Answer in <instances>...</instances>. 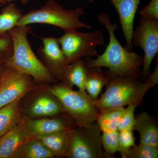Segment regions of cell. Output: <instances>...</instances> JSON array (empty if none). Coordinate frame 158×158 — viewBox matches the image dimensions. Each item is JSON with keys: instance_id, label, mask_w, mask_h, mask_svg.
Instances as JSON below:
<instances>
[{"instance_id": "19", "label": "cell", "mask_w": 158, "mask_h": 158, "mask_svg": "<svg viewBox=\"0 0 158 158\" xmlns=\"http://www.w3.org/2000/svg\"><path fill=\"white\" fill-rule=\"evenodd\" d=\"M53 153L36 138H32L23 145L14 158H52Z\"/></svg>"}, {"instance_id": "17", "label": "cell", "mask_w": 158, "mask_h": 158, "mask_svg": "<svg viewBox=\"0 0 158 158\" xmlns=\"http://www.w3.org/2000/svg\"><path fill=\"white\" fill-rule=\"evenodd\" d=\"M87 70L88 68L84 60L78 59L67 65L62 81L71 88L75 86L80 91L85 92V82Z\"/></svg>"}, {"instance_id": "8", "label": "cell", "mask_w": 158, "mask_h": 158, "mask_svg": "<svg viewBox=\"0 0 158 158\" xmlns=\"http://www.w3.org/2000/svg\"><path fill=\"white\" fill-rule=\"evenodd\" d=\"M32 77L5 65L0 77V109L37 89Z\"/></svg>"}, {"instance_id": "7", "label": "cell", "mask_w": 158, "mask_h": 158, "mask_svg": "<svg viewBox=\"0 0 158 158\" xmlns=\"http://www.w3.org/2000/svg\"><path fill=\"white\" fill-rule=\"evenodd\" d=\"M58 40L68 64L83 57H97V48L105 44L104 36L99 30L87 33L77 30L65 31Z\"/></svg>"}, {"instance_id": "16", "label": "cell", "mask_w": 158, "mask_h": 158, "mask_svg": "<svg viewBox=\"0 0 158 158\" xmlns=\"http://www.w3.org/2000/svg\"><path fill=\"white\" fill-rule=\"evenodd\" d=\"M71 129L60 131L34 138H37L41 141L54 154L55 156H65L69 144Z\"/></svg>"}, {"instance_id": "26", "label": "cell", "mask_w": 158, "mask_h": 158, "mask_svg": "<svg viewBox=\"0 0 158 158\" xmlns=\"http://www.w3.org/2000/svg\"><path fill=\"white\" fill-rule=\"evenodd\" d=\"M13 52V44L9 33L0 35V67L6 64Z\"/></svg>"}, {"instance_id": "5", "label": "cell", "mask_w": 158, "mask_h": 158, "mask_svg": "<svg viewBox=\"0 0 158 158\" xmlns=\"http://www.w3.org/2000/svg\"><path fill=\"white\" fill-rule=\"evenodd\" d=\"M48 91L58 100L64 113L77 126H86L96 121L99 113L94 101L87 92L73 90L65 82L55 84Z\"/></svg>"}, {"instance_id": "18", "label": "cell", "mask_w": 158, "mask_h": 158, "mask_svg": "<svg viewBox=\"0 0 158 158\" xmlns=\"http://www.w3.org/2000/svg\"><path fill=\"white\" fill-rule=\"evenodd\" d=\"M109 80L110 78L102 72L100 67L88 68L85 91L93 100H98L103 88L107 85Z\"/></svg>"}, {"instance_id": "31", "label": "cell", "mask_w": 158, "mask_h": 158, "mask_svg": "<svg viewBox=\"0 0 158 158\" xmlns=\"http://www.w3.org/2000/svg\"><path fill=\"white\" fill-rule=\"evenodd\" d=\"M6 3H5V2H3L2 0H0V6H3V5H6Z\"/></svg>"}, {"instance_id": "27", "label": "cell", "mask_w": 158, "mask_h": 158, "mask_svg": "<svg viewBox=\"0 0 158 158\" xmlns=\"http://www.w3.org/2000/svg\"><path fill=\"white\" fill-rule=\"evenodd\" d=\"M137 106L136 104H131L128 106L127 108H125L118 126V131H120L126 130L133 131L135 123V112Z\"/></svg>"}, {"instance_id": "11", "label": "cell", "mask_w": 158, "mask_h": 158, "mask_svg": "<svg viewBox=\"0 0 158 158\" xmlns=\"http://www.w3.org/2000/svg\"><path fill=\"white\" fill-rule=\"evenodd\" d=\"M23 118L0 138V158H14L20 148L31 138Z\"/></svg>"}, {"instance_id": "12", "label": "cell", "mask_w": 158, "mask_h": 158, "mask_svg": "<svg viewBox=\"0 0 158 158\" xmlns=\"http://www.w3.org/2000/svg\"><path fill=\"white\" fill-rule=\"evenodd\" d=\"M141 0H110L115 7L126 40L125 48L132 51L133 46L132 37L134 31V22Z\"/></svg>"}, {"instance_id": "24", "label": "cell", "mask_w": 158, "mask_h": 158, "mask_svg": "<svg viewBox=\"0 0 158 158\" xmlns=\"http://www.w3.org/2000/svg\"><path fill=\"white\" fill-rule=\"evenodd\" d=\"M158 147L153 145L139 144L130 150L128 158H157Z\"/></svg>"}, {"instance_id": "28", "label": "cell", "mask_w": 158, "mask_h": 158, "mask_svg": "<svg viewBox=\"0 0 158 158\" xmlns=\"http://www.w3.org/2000/svg\"><path fill=\"white\" fill-rule=\"evenodd\" d=\"M139 13L141 16L158 19V0H151Z\"/></svg>"}, {"instance_id": "2", "label": "cell", "mask_w": 158, "mask_h": 158, "mask_svg": "<svg viewBox=\"0 0 158 158\" xmlns=\"http://www.w3.org/2000/svg\"><path fill=\"white\" fill-rule=\"evenodd\" d=\"M109 78L106 91L100 98L94 101L99 113L131 104H140L147 91L158 84V64L153 73L144 82L131 77Z\"/></svg>"}, {"instance_id": "30", "label": "cell", "mask_w": 158, "mask_h": 158, "mask_svg": "<svg viewBox=\"0 0 158 158\" xmlns=\"http://www.w3.org/2000/svg\"><path fill=\"white\" fill-rule=\"evenodd\" d=\"M3 2H5L6 4H8V3H10L12 2L14 0H2Z\"/></svg>"}, {"instance_id": "13", "label": "cell", "mask_w": 158, "mask_h": 158, "mask_svg": "<svg viewBox=\"0 0 158 158\" xmlns=\"http://www.w3.org/2000/svg\"><path fill=\"white\" fill-rule=\"evenodd\" d=\"M26 126L33 138L52 133L70 130L75 126L67 116H55L53 118L26 119Z\"/></svg>"}, {"instance_id": "10", "label": "cell", "mask_w": 158, "mask_h": 158, "mask_svg": "<svg viewBox=\"0 0 158 158\" xmlns=\"http://www.w3.org/2000/svg\"><path fill=\"white\" fill-rule=\"evenodd\" d=\"M41 40L43 45L37 49L40 60L56 81H61L69 64L58 40L49 37L41 38Z\"/></svg>"}, {"instance_id": "6", "label": "cell", "mask_w": 158, "mask_h": 158, "mask_svg": "<svg viewBox=\"0 0 158 158\" xmlns=\"http://www.w3.org/2000/svg\"><path fill=\"white\" fill-rule=\"evenodd\" d=\"M101 131L97 123L74 127L70 131L65 156L70 158H104L108 155L102 145Z\"/></svg>"}, {"instance_id": "15", "label": "cell", "mask_w": 158, "mask_h": 158, "mask_svg": "<svg viewBox=\"0 0 158 158\" xmlns=\"http://www.w3.org/2000/svg\"><path fill=\"white\" fill-rule=\"evenodd\" d=\"M136 130L140 136V144L158 147V127L156 122L146 112L138 114L133 131Z\"/></svg>"}, {"instance_id": "1", "label": "cell", "mask_w": 158, "mask_h": 158, "mask_svg": "<svg viewBox=\"0 0 158 158\" xmlns=\"http://www.w3.org/2000/svg\"><path fill=\"white\" fill-rule=\"evenodd\" d=\"M97 18L98 22L109 32L110 41L103 53L98 55L97 59L87 58L84 60L86 67L107 68L109 71L106 74L109 77H125L140 78L144 57L121 45L115 35V31L118 29L117 25L112 23L109 15L102 12Z\"/></svg>"}, {"instance_id": "32", "label": "cell", "mask_w": 158, "mask_h": 158, "mask_svg": "<svg viewBox=\"0 0 158 158\" xmlns=\"http://www.w3.org/2000/svg\"><path fill=\"white\" fill-rule=\"evenodd\" d=\"M3 66L2 67H0V77H1V72H2V69L3 66Z\"/></svg>"}, {"instance_id": "33", "label": "cell", "mask_w": 158, "mask_h": 158, "mask_svg": "<svg viewBox=\"0 0 158 158\" xmlns=\"http://www.w3.org/2000/svg\"><path fill=\"white\" fill-rule=\"evenodd\" d=\"M87 1H88V2H90L91 3H94V0H87Z\"/></svg>"}, {"instance_id": "22", "label": "cell", "mask_w": 158, "mask_h": 158, "mask_svg": "<svg viewBox=\"0 0 158 158\" xmlns=\"http://www.w3.org/2000/svg\"><path fill=\"white\" fill-rule=\"evenodd\" d=\"M125 108H121L99 113L96 121L102 132L118 131V126Z\"/></svg>"}, {"instance_id": "9", "label": "cell", "mask_w": 158, "mask_h": 158, "mask_svg": "<svg viewBox=\"0 0 158 158\" xmlns=\"http://www.w3.org/2000/svg\"><path fill=\"white\" fill-rule=\"evenodd\" d=\"M132 43L144 51L141 77L143 81L149 77L151 65L158 52V19L141 16L140 25L133 31Z\"/></svg>"}, {"instance_id": "3", "label": "cell", "mask_w": 158, "mask_h": 158, "mask_svg": "<svg viewBox=\"0 0 158 158\" xmlns=\"http://www.w3.org/2000/svg\"><path fill=\"white\" fill-rule=\"evenodd\" d=\"M32 32L30 25L17 27L9 32L12 39L13 52L5 65L32 77L35 82L54 83L57 81L36 56L27 39Z\"/></svg>"}, {"instance_id": "23", "label": "cell", "mask_w": 158, "mask_h": 158, "mask_svg": "<svg viewBox=\"0 0 158 158\" xmlns=\"http://www.w3.org/2000/svg\"><path fill=\"white\" fill-rule=\"evenodd\" d=\"M133 130L118 131V152L123 158H128L130 150L135 145Z\"/></svg>"}, {"instance_id": "4", "label": "cell", "mask_w": 158, "mask_h": 158, "mask_svg": "<svg viewBox=\"0 0 158 158\" xmlns=\"http://www.w3.org/2000/svg\"><path fill=\"white\" fill-rule=\"evenodd\" d=\"M85 14L82 7L65 9L55 0H48L40 9L31 10L23 15L16 26L39 23L56 26L65 31H74L81 28L91 29V26L82 22L80 19Z\"/></svg>"}, {"instance_id": "29", "label": "cell", "mask_w": 158, "mask_h": 158, "mask_svg": "<svg viewBox=\"0 0 158 158\" xmlns=\"http://www.w3.org/2000/svg\"><path fill=\"white\" fill-rule=\"evenodd\" d=\"M29 1H30V0H20L21 2L23 5H27L29 2Z\"/></svg>"}, {"instance_id": "25", "label": "cell", "mask_w": 158, "mask_h": 158, "mask_svg": "<svg viewBox=\"0 0 158 158\" xmlns=\"http://www.w3.org/2000/svg\"><path fill=\"white\" fill-rule=\"evenodd\" d=\"M118 131L102 132L101 141L103 148L108 156L114 155L118 152Z\"/></svg>"}, {"instance_id": "21", "label": "cell", "mask_w": 158, "mask_h": 158, "mask_svg": "<svg viewBox=\"0 0 158 158\" xmlns=\"http://www.w3.org/2000/svg\"><path fill=\"white\" fill-rule=\"evenodd\" d=\"M23 15L21 9L14 3L6 4L0 13V35L9 33L15 27Z\"/></svg>"}, {"instance_id": "14", "label": "cell", "mask_w": 158, "mask_h": 158, "mask_svg": "<svg viewBox=\"0 0 158 158\" xmlns=\"http://www.w3.org/2000/svg\"><path fill=\"white\" fill-rule=\"evenodd\" d=\"M48 92L38 94L30 103L27 113L30 118L55 117L64 113L58 100Z\"/></svg>"}, {"instance_id": "20", "label": "cell", "mask_w": 158, "mask_h": 158, "mask_svg": "<svg viewBox=\"0 0 158 158\" xmlns=\"http://www.w3.org/2000/svg\"><path fill=\"white\" fill-rule=\"evenodd\" d=\"M20 101L14 102L0 109V138L22 118Z\"/></svg>"}]
</instances>
